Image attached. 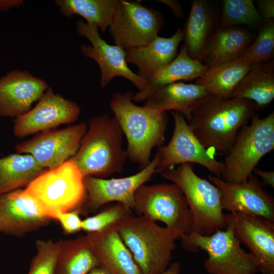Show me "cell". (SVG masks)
Here are the masks:
<instances>
[{
  "mask_svg": "<svg viewBox=\"0 0 274 274\" xmlns=\"http://www.w3.org/2000/svg\"><path fill=\"white\" fill-rule=\"evenodd\" d=\"M158 163V156L156 153L146 167L133 175L112 179L84 177L86 199L84 206L94 211L108 203L116 202L133 211L136 190L156 173Z\"/></svg>",
  "mask_w": 274,
  "mask_h": 274,
  "instance_id": "14",
  "label": "cell"
},
{
  "mask_svg": "<svg viewBox=\"0 0 274 274\" xmlns=\"http://www.w3.org/2000/svg\"><path fill=\"white\" fill-rule=\"evenodd\" d=\"M247 99L256 110L269 105L274 98V61L254 64L234 90L231 98Z\"/></svg>",
  "mask_w": 274,
  "mask_h": 274,
  "instance_id": "26",
  "label": "cell"
},
{
  "mask_svg": "<svg viewBox=\"0 0 274 274\" xmlns=\"http://www.w3.org/2000/svg\"><path fill=\"white\" fill-rule=\"evenodd\" d=\"M23 1H0V11L7 10L10 8L23 5Z\"/></svg>",
  "mask_w": 274,
  "mask_h": 274,
  "instance_id": "39",
  "label": "cell"
},
{
  "mask_svg": "<svg viewBox=\"0 0 274 274\" xmlns=\"http://www.w3.org/2000/svg\"><path fill=\"white\" fill-rule=\"evenodd\" d=\"M38 100L33 108L16 118L13 132L16 137L23 138L62 124L72 123L81 113L80 108L76 102L54 93L50 87Z\"/></svg>",
  "mask_w": 274,
  "mask_h": 274,
  "instance_id": "15",
  "label": "cell"
},
{
  "mask_svg": "<svg viewBox=\"0 0 274 274\" xmlns=\"http://www.w3.org/2000/svg\"><path fill=\"white\" fill-rule=\"evenodd\" d=\"M208 179L221 191L223 210L261 216L274 222L273 197L254 174L242 184H229L212 175Z\"/></svg>",
  "mask_w": 274,
  "mask_h": 274,
  "instance_id": "18",
  "label": "cell"
},
{
  "mask_svg": "<svg viewBox=\"0 0 274 274\" xmlns=\"http://www.w3.org/2000/svg\"><path fill=\"white\" fill-rule=\"evenodd\" d=\"M255 110L254 102L250 100L208 95L196 102L187 122L205 148L227 154Z\"/></svg>",
  "mask_w": 274,
  "mask_h": 274,
  "instance_id": "1",
  "label": "cell"
},
{
  "mask_svg": "<svg viewBox=\"0 0 274 274\" xmlns=\"http://www.w3.org/2000/svg\"><path fill=\"white\" fill-rule=\"evenodd\" d=\"M48 88L28 71L9 72L0 79V116L16 118L27 113Z\"/></svg>",
  "mask_w": 274,
  "mask_h": 274,
  "instance_id": "19",
  "label": "cell"
},
{
  "mask_svg": "<svg viewBox=\"0 0 274 274\" xmlns=\"http://www.w3.org/2000/svg\"><path fill=\"white\" fill-rule=\"evenodd\" d=\"M52 219L24 189L0 195V232L22 236L47 225Z\"/></svg>",
  "mask_w": 274,
  "mask_h": 274,
  "instance_id": "17",
  "label": "cell"
},
{
  "mask_svg": "<svg viewBox=\"0 0 274 274\" xmlns=\"http://www.w3.org/2000/svg\"><path fill=\"white\" fill-rule=\"evenodd\" d=\"M57 242L55 274H87L100 264L86 235Z\"/></svg>",
  "mask_w": 274,
  "mask_h": 274,
  "instance_id": "27",
  "label": "cell"
},
{
  "mask_svg": "<svg viewBox=\"0 0 274 274\" xmlns=\"http://www.w3.org/2000/svg\"><path fill=\"white\" fill-rule=\"evenodd\" d=\"M76 154L70 159L83 177L106 178L120 173L126 160L122 147L123 133L114 116L107 114L92 117Z\"/></svg>",
  "mask_w": 274,
  "mask_h": 274,
  "instance_id": "3",
  "label": "cell"
},
{
  "mask_svg": "<svg viewBox=\"0 0 274 274\" xmlns=\"http://www.w3.org/2000/svg\"><path fill=\"white\" fill-rule=\"evenodd\" d=\"M263 20L252 0H224L219 17V27L243 25L261 28Z\"/></svg>",
  "mask_w": 274,
  "mask_h": 274,
  "instance_id": "31",
  "label": "cell"
},
{
  "mask_svg": "<svg viewBox=\"0 0 274 274\" xmlns=\"http://www.w3.org/2000/svg\"><path fill=\"white\" fill-rule=\"evenodd\" d=\"M227 225L257 259L259 272L274 274V222L242 212L225 214Z\"/></svg>",
  "mask_w": 274,
  "mask_h": 274,
  "instance_id": "16",
  "label": "cell"
},
{
  "mask_svg": "<svg viewBox=\"0 0 274 274\" xmlns=\"http://www.w3.org/2000/svg\"><path fill=\"white\" fill-rule=\"evenodd\" d=\"M181 246L186 251H204L208 257L203 263L210 274H256L259 272L256 258L241 247L232 227L227 225L210 235L190 233L182 236Z\"/></svg>",
  "mask_w": 274,
  "mask_h": 274,
  "instance_id": "7",
  "label": "cell"
},
{
  "mask_svg": "<svg viewBox=\"0 0 274 274\" xmlns=\"http://www.w3.org/2000/svg\"><path fill=\"white\" fill-rule=\"evenodd\" d=\"M76 25L77 32L87 38L91 44L82 46L81 51L84 55L94 59L98 64L100 70L101 87H105L114 77L120 76L130 81L139 91L146 88L147 81L129 68L124 48L108 44L100 37L98 28L95 24H88L80 19Z\"/></svg>",
  "mask_w": 274,
  "mask_h": 274,
  "instance_id": "13",
  "label": "cell"
},
{
  "mask_svg": "<svg viewBox=\"0 0 274 274\" xmlns=\"http://www.w3.org/2000/svg\"><path fill=\"white\" fill-rule=\"evenodd\" d=\"M46 170L30 154L0 158V195L26 187Z\"/></svg>",
  "mask_w": 274,
  "mask_h": 274,
  "instance_id": "29",
  "label": "cell"
},
{
  "mask_svg": "<svg viewBox=\"0 0 274 274\" xmlns=\"http://www.w3.org/2000/svg\"><path fill=\"white\" fill-rule=\"evenodd\" d=\"M81 214L79 210L57 213L53 215L52 220L58 221L66 233L74 234L82 230Z\"/></svg>",
  "mask_w": 274,
  "mask_h": 274,
  "instance_id": "35",
  "label": "cell"
},
{
  "mask_svg": "<svg viewBox=\"0 0 274 274\" xmlns=\"http://www.w3.org/2000/svg\"><path fill=\"white\" fill-rule=\"evenodd\" d=\"M252 174L261 178L266 185L274 187L273 171H265L256 167L253 170Z\"/></svg>",
  "mask_w": 274,
  "mask_h": 274,
  "instance_id": "37",
  "label": "cell"
},
{
  "mask_svg": "<svg viewBox=\"0 0 274 274\" xmlns=\"http://www.w3.org/2000/svg\"><path fill=\"white\" fill-rule=\"evenodd\" d=\"M37 253L31 260L27 274H55L58 253V242L38 239Z\"/></svg>",
  "mask_w": 274,
  "mask_h": 274,
  "instance_id": "34",
  "label": "cell"
},
{
  "mask_svg": "<svg viewBox=\"0 0 274 274\" xmlns=\"http://www.w3.org/2000/svg\"><path fill=\"white\" fill-rule=\"evenodd\" d=\"M172 114L174 121L173 133L168 144L159 148L156 152L158 156L156 173L177 165L193 163L221 177L224 165L216 158V151L201 144L181 113L173 111Z\"/></svg>",
  "mask_w": 274,
  "mask_h": 274,
  "instance_id": "10",
  "label": "cell"
},
{
  "mask_svg": "<svg viewBox=\"0 0 274 274\" xmlns=\"http://www.w3.org/2000/svg\"><path fill=\"white\" fill-rule=\"evenodd\" d=\"M183 37V31L179 28L170 37L158 36L144 46L126 49V62L135 65L139 71L138 75L147 81L176 57Z\"/></svg>",
  "mask_w": 274,
  "mask_h": 274,
  "instance_id": "22",
  "label": "cell"
},
{
  "mask_svg": "<svg viewBox=\"0 0 274 274\" xmlns=\"http://www.w3.org/2000/svg\"><path fill=\"white\" fill-rule=\"evenodd\" d=\"M220 15L212 2L193 0L183 31L188 53L191 58L200 61L206 44L219 27Z\"/></svg>",
  "mask_w": 274,
  "mask_h": 274,
  "instance_id": "21",
  "label": "cell"
},
{
  "mask_svg": "<svg viewBox=\"0 0 274 274\" xmlns=\"http://www.w3.org/2000/svg\"><path fill=\"white\" fill-rule=\"evenodd\" d=\"M55 2L66 17L80 15L87 23L96 25L102 33L111 25L118 5V0H57Z\"/></svg>",
  "mask_w": 274,
  "mask_h": 274,
  "instance_id": "30",
  "label": "cell"
},
{
  "mask_svg": "<svg viewBox=\"0 0 274 274\" xmlns=\"http://www.w3.org/2000/svg\"><path fill=\"white\" fill-rule=\"evenodd\" d=\"M24 190L35 198L52 220L54 214L79 210L86 199L84 177L69 159L52 169H46Z\"/></svg>",
  "mask_w": 274,
  "mask_h": 274,
  "instance_id": "8",
  "label": "cell"
},
{
  "mask_svg": "<svg viewBox=\"0 0 274 274\" xmlns=\"http://www.w3.org/2000/svg\"><path fill=\"white\" fill-rule=\"evenodd\" d=\"M162 26L157 11L139 3L120 0L109 30L115 44L126 49L148 44L158 36Z\"/></svg>",
  "mask_w": 274,
  "mask_h": 274,
  "instance_id": "11",
  "label": "cell"
},
{
  "mask_svg": "<svg viewBox=\"0 0 274 274\" xmlns=\"http://www.w3.org/2000/svg\"><path fill=\"white\" fill-rule=\"evenodd\" d=\"M238 131L223 163L221 179L229 184L246 182L260 160L274 149V112L263 118L255 114Z\"/></svg>",
  "mask_w": 274,
  "mask_h": 274,
  "instance_id": "6",
  "label": "cell"
},
{
  "mask_svg": "<svg viewBox=\"0 0 274 274\" xmlns=\"http://www.w3.org/2000/svg\"><path fill=\"white\" fill-rule=\"evenodd\" d=\"M132 91L116 92L112 97L110 108L126 137L127 157L139 165L140 169L151 162L152 149L162 146L167 128L166 112L133 103Z\"/></svg>",
  "mask_w": 274,
  "mask_h": 274,
  "instance_id": "2",
  "label": "cell"
},
{
  "mask_svg": "<svg viewBox=\"0 0 274 274\" xmlns=\"http://www.w3.org/2000/svg\"><path fill=\"white\" fill-rule=\"evenodd\" d=\"M118 231L142 274H162L171 263L178 238L143 216L129 215Z\"/></svg>",
  "mask_w": 274,
  "mask_h": 274,
  "instance_id": "4",
  "label": "cell"
},
{
  "mask_svg": "<svg viewBox=\"0 0 274 274\" xmlns=\"http://www.w3.org/2000/svg\"><path fill=\"white\" fill-rule=\"evenodd\" d=\"M253 65L236 59L211 66L195 84L203 87L209 95L228 99Z\"/></svg>",
  "mask_w": 274,
  "mask_h": 274,
  "instance_id": "28",
  "label": "cell"
},
{
  "mask_svg": "<svg viewBox=\"0 0 274 274\" xmlns=\"http://www.w3.org/2000/svg\"><path fill=\"white\" fill-rule=\"evenodd\" d=\"M133 211L151 221L164 223L178 239L191 232L190 210L182 190L174 183L142 185L134 195Z\"/></svg>",
  "mask_w": 274,
  "mask_h": 274,
  "instance_id": "9",
  "label": "cell"
},
{
  "mask_svg": "<svg viewBox=\"0 0 274 274\" xmlns=\"http://www.w3.org/2000/svg\"><path fill=\"white\" fill-rule=\"evenodd\" d=\"M208 95L200 85L178 82L157 90L146 100L144 106L159 111L179 112L188 122L196 102Z\"/></svg>",
  "mask_w": 274,
  "mask_h": 274,
  "instance_id": "25",
  "label": "cell"
},
{
  "mask_svg": "<svg viewBox=\"0 0 274 274\" xmlns=\"http://www.w3.org/2000/svg\"><path fill=\"white\" fill-rule=\"evenodd\" d=\"M257 11L264 21L273 19L274 1L258 0L256 1Z\"/></svg>",
  "mask_w": 274,
  "mask_h": 274,
  "instance_id": "36",
  "label": "cell"
},
{
  "mask_svg": "<svg viewBox=\"0 0 274 274\" xmlns=\"http://www.w3.org/2000/svg\"><path fill=\"white\" fill-rule=\"evenodd\" d=\"M160 2L169 7L176 16L180 18L184 16V12L182 6L178 1L174 0H162L160 1Z\"/></svg>",
  "mask_w": 274,
  "mask_h": 274,
  "instance_id": "38",
  "label": "cell"
},
{
  "mask_svg": "<svg viewBox=\"0 0 274 274\" xmlns=\"http://www.w3.org/2000/svg\"><path fill=\"white\" fill-rule=\"evenodd\" d=\"M87 274H112L108 269L102 265L95 267Z\"/></svg>",
  "mask_w": 274,
  "mask_h": 274,
  "instance_id": "41",
  "label": "cell"
},
{
  "mask_svg": "<svg viewBox=\"0 0 274 274\" xmlns=\"http://www.w3.org/2000/svg\"><path fill=\"white\" fill-rule=\"evenodd\" d=\"M177 184L183 192L192 217L190 233L210 235L227 226L220 189L198 176L189 163H183L159 173Z\"/></svg>",
  "mask_w": 274,
  "mask_h": 274,
  "instance_id": "5",
  "label": "cell"
},
{
  "mask_svg": "<svg viewBox=\"0 0 274 274\" xmlns=\"http://www.w3.org/2000/svg\"><path fill=\"white\" fill-rule=\"evenodd\" d=\"M181 264L176 261L170 264L168 268L162 274H180Z\"/></svg>",
  "mask_w": 274,
  "mask_h": 274,
  "instance_id": "40",
  "label": "cell"
},
{
  "mask_svg": "<svg viewBox=\"0 0 274 274\" xmlns=\"http://www.w3.org/2000/svg\"><path fill=\"white\" fill-rule=\"evenodd\" d=\"M253 41V35L239 26L218 27L205 46L200 60L209 67L237 59Z\"/></svg>",
  "mask_w": 274,
  "mask_h": 274,
  "instance_id": "23",
  "label": "cell"
},
{
  "mask_svg": "<svg viewBox=\"0 0 274 274\" xmlns=\"http://www.w3.org/2000/svg\"><path fill=\"white\" fill-rule=\"evenodd\" d=\"M131 210L117 202L98 213L82 220V229L87 233L101 231L118 225L129 215Z\"/></svg>",
  "mask_w": 274,
  "mask_h": 274,
  "instance_id": "33",
  "label": "cell"
},
{
  "mask_svg": "<svg viewBox=\"0 0 274 274\" xmlns=\"http://www.w3.org/2000/svg\"><path fill=\"white\" fill-rule=\"evenodd\" d=\"M86 236L99 264L112 274H142L118 227L88 233Z\"/></svg>",
  "mask_w": 274,
  "mask_h": 274,
  "instance_id": "20",
  "label": "cell"
},
{
  "mask_svg": "<svg viewBox=\"0 0 274 274\" xmlns=\"http://www.w3.org/2000/svg\"><path fill=\"white\" fill-rule=\"evenodd\" d=\"M87 130L85 122L48 130L17 144L15 149L18 153L31 155L43 168L52 169L76 154Z\"/></svg>",
  "mask_w": 274,
  "mask_h": 274,
  "instance_id": "12",
  "label": "cell"
},
{
  "mask_svg": "<svg viewBox=\"0 0 274 274\" xmlns=\"http://www.w3.org/2000/svg\"><path fill=\"white\" fill-rule=\"evenodd\" d=\"M274 54V20L264 21L256 39L237 60L254 65L272 59Z\"/></svg>",
  "mask_w": 274,
  "mask_h": 274,
  "instance_id": "32",
  "label": "cell"
},
{
  "mask_svg": "<svg viewBox=\"0 0 274 274\" xmlns=\"http://www.w3.org/2000/svg\"><path fill=\"white\" fill-rule=\"evenodd\" d=\"M209 66L189 55L184 45L179 53L168 64L157 71L147 80L146 88L135 94L132 99L144 101L160 88L182 81H191L201 77Z\"/></svg>",
  "mask_w": 274,
  "mask_h": 274,
  "instance_id": "24",
  "label": "cell"
}]
</instances>
